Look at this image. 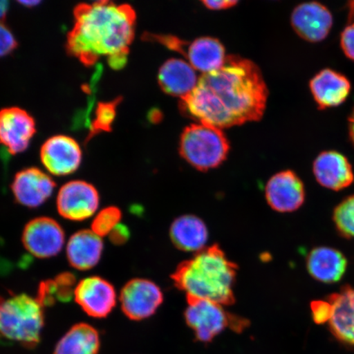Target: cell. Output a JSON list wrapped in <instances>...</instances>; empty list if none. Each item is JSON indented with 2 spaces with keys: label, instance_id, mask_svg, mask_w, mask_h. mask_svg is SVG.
<instances>
[{
  "label": "cell",
  "instance_id": "6da1fadb",
  "mask_svg": "<svg viewBox=\"0 0 354 354\" xmlns=\"http://www.w3.org/2000/svg\"><path fill=\"white\" fill-rule=\"evenodd\" d=\"M268 90L253 62L227 56L221 68L203 74L194 90L181 99L185 116L220 129L257 122L263 118Z\"/></svg>",
  "mask_w": 354,
  "mask_h": 354
},
{
  "label": "cell",
  "instance_id": "7a4b0ae2",
  "mask_svg": "<svg viewBox=\"0 0 354 354\" xmlns=\"http://www.w3.org/2000/svg\"><path fill=\"white\" fill-rule=\"evenodd\" d=\"M74 19L66 48L84 65H94L101 57L129 54L136 22L131 6L110 1L82 3L75 8Z\"/></svg>",
  "mask_w": 354,
  "mask_h": 354
},
{
  "label": "cell",
  "instance_id": "3957f363",
  "mask_svg": "<svg viewBox=\"0 0 354 354\" xmlns=\"http://www.w3.org/2000/svg\"><path fill=\"white\" fill-rule=\"evenodd\" d=\"M238 267L218 245L206 247L184 261L171 276L187 298L212 301L229 306L236 302L234 287Z\"/></svg>",
  "mask_w": 354,
  "mask_h": 354
},
{
  "label": "cell",
  "instance_id": "277c9868",
  "mask_svg": "<svg viewBox=\"0 0 354 354\" xmlns=\"http://www.w3.org/2000/svg\"><path fill=\"white\" fill-rule=\"evenodd\" d=\"M44 317L37 299L21 294L0 304V343L32 348L41 340Z\"/></svg>",
  "mask_w": 354,
  "mask_h": 354
},
{
  "label": "cell",
  "instance_id": "5b68a950",
  "mask_svg": "<svg viewBox=\"0 0 354 354\" xmlns=\"http://www.w3.org/2000/svg\"><path fill=\"white\" fill-rule=\"evenodd\" d=\"M230 149L227 136L220 128L205 123L185 128L180 140V153L199 171L218 167L227 158Z\"/></svg>",
  "mask_w": 354,
  "mask_h": 354
},
{
  "label": "cell",
  "instance_id": "8992f818",
  "mask_svg": "<svg viewBox=\"0 0 354 354\" xmlns=\"http://www.w3.org/2000/svg\"><path fill=\"white\" fill-rule=\"evenodd\" d=\"M185 319L199 342H210L225 328L241 332L249 325L243 318L233 315L223 305L212 301L187 298Z\"/></svg>",
  "mask_w": 354,
  "mask_h": 354
},
{
  "label": "cell",
  "instance_id": "52a82bcc",
  "mask_svg": "<svg viewBox=\"0 0 354 354\" xmlns=\"http://www.w3.org/2000/svg\"><path fill=\"white\" fill-rule=\"evenodd\" d=\"M100 203V194L94 185L84 180H72L61 187L56 205L64 218L80 221L91 218Z\"/></svg>",
  "mask_w": 354,
  "mask_h": 354
},
{
  "label": "cell",
  "instance_id": "ba28073f",
  "mask_svg": "<svg viewBox=\"0 0 354 354\" xmlns=\"http://www.w3.org/2000/svg\"><path fill=\"white\" fill-rule=\"evenodd\" d=\"M21 240L30 254L39 259H50L63 250L65 233L55 219L39 216L26 225Z\"/></svg>",
  "mask_w": 354,
  "mask_h": 354
},
{
  "label": "cell",
  "instance_id": "9c48e42d",
  "mask_svg": "<svg viewBox=\"0 0 354 354\" xmlns=\"http://www.w3.org/2000/svg\"><path fill=\"white\" fill-rule=\"evenodd\" d=\"M162 302L160 288L147 279H132L124 286L120 294L122 312L134 321L153 316Z\"/></svg>",
  "mask_w": 354,
  "mask_h": 354
},
{
  "label": "cell",
  "instance_id": "30bf717a",
  "mask_svg": "<svg viewBox=\"0 0 354 354\" xmlns=\"http://www.w3.org/2000/svg\"><path fill=\"white\" fill-rule=\"evenodd\" d=\"M41 160L46 169L52 175L64 176L73 174L81 166V146L68 136L50 137L42 145Z\"/></svg>",
  "mask_w": 354,
  "mask_h": 354
},
{
  "label": "cell",
  "instance_id": "8fae6325",
  "mask_svg": "<svg viewBox=\"0 0 354 354\" xmlns=\"http://www.w3.org/2000/svg\"><path fill=\"white\" fill-rule=\"evenodd\" d=\"M75 300L87 315L104 318L117 304V293L110 282L100 277L83 279L75 288Z\"/></svg>",
  "mask_w": 354,
  "mask_h": 354
},
{
  "label": "cell",
  "instance_id": "7c38bea8",
  "mask_svg": "<svg viewBox=\"0 0 354 354\" xmlns=\"http://www.w3.org/2000/svg\"><path fill=\"white\" fill-rule=\"evenodd\" d=\"M37 131L34 118L17 107L0 111V144L11 154L24 152Z\"/></svg>",
  "mask_w": 354,
  "mask_h": 354
},
{
  "label": "cell",
  "instance_id": "4fadbf2b",
  "mask_svg": "<svg viewBox=\"0 0 354 354\" xmlns=\"http://www.w3.org/2000/svg\"><path fill=\"white\" fill-rule=\"evenodd\" d=\"M55 187L54 180L37 167L17 172L11 187L16 201L30 209L44 205L52 196Z\"/></svg>",
  "mask_w": 354,
  "mask_h": 354
},
{
  "label": "cell",
  "instance_id": "5bb4252c",
  "mask_svg": "<svg viewBox=\"0 0 354 354\" xmlns=\"http://www.w3.org/2000/svg\"><path fill=\"white\" fill-rule=\"evenodd\" d=\"M265 194L269 206L280 212L299 209L305 198L302 180L289 170L274 175L266 185Z\"/></svg>",
  "mask_w": 354,
  "mask_h": 354
},
{
  "label": "cell",
  "instance_id": "9a60e30c",
  "mask_svg": "<svg viewBox=\"0 0 354 354\" xmlns=\"http://www.w3.org/2000/svg\"><path fill=\"white\" fill-rule=\"evenodd\" d=\"M291 24L300 37L308 41L317 42L328 35L333 24V17L323 4L306 2L295 8Z\"/></svg>",
  "mask_w": 354,
  "mask_h": 354
},
{
  "label": "cell",
  "instance_id": "2e32d148",
  "mask_svg": "<svg viewBox=\"0 0 354 354\" xmlns=\"http://www.w3.org/2000/svg\"><path fill=\"white\" fill-rule=\"evenodd\" d=\"M174 47V51L183 54L188 63L203 74L219 69L227 57L223 44L212 37L198 38L190 44L179 39Z\"/></svg>",
  "mask_w": 354,
  "mask_h": 354
},
{
  "label": "cell",
  "instance_id": "e0dca14e",
  "mask_svg": "<svg viewBox=\"0 0 354 354\" xmlns=\"http://www.w3.org/2000/svg\"><path fill=\"white\" fill-rule=\"evenodd\" d=\"M313 174L318 183L332 190L346 188L354 180L351 163L343 154L336 151L318 155L313 163Z\"/></svg>",
  "mask_w": 354,
  "mask_h": 354
},
{
  "label": "cell",
  "instance_id": "ac0fdd59",
  "mask_svg": "<svg viewBox=\"0 0 354 354\" xmlns=\"http://www.w3.org/2000/svg\"><path fill=\"white\" fill-rule=\"evenodd\" d=\"M330 304L329 326L336 338L354 345V289L349 286L327 299Z\"/></svg>",
  "mask_w": 354,
  "mask_h": 354
},
{
  "label": "cell",
  "instance_id": "d6986e66",
  "mask_svg": "<svg viewBox=\"0 0 354 354\" xmlns=\"http://www.w3.org/2000/svg\"><path fill=\"white\" fill-rule=\"evenodd\" d=\"M196 71L183 59L167 60L159 69V86L167 94L183 99L197 86L198 78Z\"/></svg>",
  "mask_w": 354,
  "mask_h": 354
},
{
  "label": "cell",
  "instance_id": "ffe728a7",
  "mask_svg": "<svg viewBox=\"0 0 354 354\" xmlns=\"http://www.w3.org/2000/svg\"><path fill=\"white\" fill-rule=\"evenodd\" d=\"M103 252V241L90 230H82L73 234L66 245L69 264L80 271L95 268L100 263Z\"/></svg>",
  "mask_w": 354,
  "mask_h": 354
},
{
  "label": "cell",
  "instance_id": "44dd1931",
  "mask_svg": "<svg viewBox=\"0 0 354 354\" xmlns=\"http://www.w3.org/2000/svg\"><path fill=\"white\" fill-rule=\"evenodd\" d=\"M310 88L318 105L330 108L344 103L351 92V85L344 75L326 68L311 80Z\"/></svg>",
  "mask_w": 354,
  "mask_h": 354
},
{
  "label": "cell",
  "instance_id": "7402d4cb",
  "mask_svg": "<svg viewBox=\"0 0 354 354\" xmlns=\"http://www.w3.org/2000/svg\"><path fill=\"white\" fill-rule=\"evenodd\" d=\"M170 237L177 249L198 253L205 249L209 232L205 223L198 216L184 215L172 223Z\"/></svg>",
  "mask_w": 354,
  "mask_h": 354
},
{
  "label": "cell",
  "instance_id": "603a6c76",
  "mask_svg": "<svg viewBox=\"0 0 354 354\" xmlns=\"http://www.w3.org/2000/svg\"><path fill=\"white\" fill-rule=\"evenodd\" d=\"M347 263V259L339 251L328 247L313 250L307 260L310 275L324 283L339 281L346 271Z\"/></svg>",
  "mask_w": 354,
  "mask_h": 354
},
{
  "label": "cell",
  "instance_id": "cb8c5ba5",
  "mask_svg": "<svg viewBox=\"0 0 354 354\" xmlns=\"http://www.w3.org/2000/svg\"><path fill=\"white\" fill-rule=\"evenodd\" d=\"M100 347L98 330L86 323H79L59 340L54 354H97Z\"/></svg>",
  "mask_w": 354,
  "mask_h": 354
},
{
  "label": "cell",
  "instance_id": "d4e9b609",
  "mask_svg": "<svg viewBox=\"0 0 354 354\" xmlns=\"http://www.w3.org/2000/svg\"><path fill=\"white\" fill-rule=\"evenodd\" d=\"M120 99L113 102H104L97 105L95 118L91 123L88 138L99 134L100 132L111 131L112 125L116 118L117 106Z\"/></svg>",
  "mask_w": 354,
  "mask_h": 354
},
{
  "label": "cell",
  "instance_id": "484cf974",
  "mask_svg": "<svg viewBox=\"0 0 354 354\" xmlns=\"http://www.w3.org/2000/svg\"><path fill=\"white\" fill-rule=\"evenodd\" d=\"M336 228L343 236L354 239V196L348 197L334 212Z\"/></svg>",
  "mask_w": 354,
  "mask_h": 354
},
{
  "label": "cell",
  "instance_id": "4316f807",
  "mask_svg": "<svg viewBox=\"0 0 354 354\" xmlns=\"http://www.w3.org/2000/svg\"><path fill=\"white\" fill-rule=\"evenodd\" d=\"M122 214L117 207H105L96 215L91 225V231L99 236L109 234L113 230L120 224Z\"/></svg>",
  "mask_w": 354,
  "mask_h": 354
},
{
  "label": "cell",
  "instance_id": "83f0119b",
  "mask_svg": "<svg viewBox=\"0 0 354 354\" xmlns=\"http://www.w3.org/2000/svg\"><path fill=\"white\" fill-rule=\"evenodd\" d=\"M57 286L55 280H47L39 283L37 301L44 307H52L57 301Z\"/></svg>",
  "mask_w": 354,
  "mask_h": 354
},
{
  "label": "cell",
  "instance_id": "f1b7e54d",
  "mask_svg": "<svg viewBox=\"0 0 354 354\" xmlns=\"http://www.w3.org/2000/svg\"><path fill=\"white\" fill-rule=\"evenodd\" d=\"M17 46L11 30L0 22V57L10 55Z\"/></svg>",
  "mask_w": 354,
  "mask_h": 354
},
{
  "label": "cell",
  "instance_id": "f546056e",
  "mask_svg": "<svg viewBox=\"0 0 354 354\" xmlns=\"http://www.w3.org/2000/svg\"><path fill=\"white\" fill-rule=\"evenodd\" d=\"M313 317L317 324L328 322L330 317V304L328 301H314L311 305Z\"/></svg>",
  "mask_w": 354,
  "mask_h": 354
},
{
  "label": "cell",
  "instance_id": "4dcf8cb0",
  "mask_svg": "<svg viewBox=\"0 0 354 354\" xmlns=\"http://www.w3.org/2000/svg\"><path fill=\"white\" fill-rule=\"evenodd\" d=\"M340 42L344 54L349 59L354 60V22L343 30Z\"/></svg>",
  "mask_w": 354,
  "mask_h": 354
},
{
  "label": "cell",
  "instance_id": "1f68e13d",
  "mask_svg": "<svg viewBox=\"0 0 354 354\" xmlns=\"http://www.w3.org/2000/svg\"><path fill=\"white\" fill-rule=\"evenodd\" d=\"M130 236L131 233L127 225L119 224L109 234V240L115 245H122L129 240Z\"/></svg>",
  "mask_w": 354,
  "mask_h": 354
},
{
  "label": "cell",
  "instance_id": "d6a6232c",
  "mask_svg": "<svg viewBox=\"0 0 354 354\" xmlns=\"http://www.w3.org/2000/svg\"><path fill=\"white\" fill-rule=\"evenodd\" d=\"M202 3L211 10H223L236 6L238 2L232 1V0H223V1H210V0H207V1H203Z\"/></svg>",
  "mask_w": 354,
  "mask_h": 354
},
{
  "label": "cell",
  "instance_id": "836d02e7",
  "mask_svg": "<svg viewBox=\"0 0 354 354\" xmlns=\"http://www.w3.org/2000/svg\"><path fill=\"white\" fill-rule=\"evenodd\" d=\"M55 281L59 286L73 288L76 285L77 278L73 273L66 272L57 275Z\"/></svg>",
  "mask_w": 354,
  "mask_h": 354
},
{
  "label": "cell",
  "instance_id": "e575fe53",
  "mask_svg": "<svg viewBox=\"0 0 354 354\" xmlns=\"http://www.w3.org/2000/svg\"><path fill=\"white\" fill-rule=\"evenodd\" d=\"M8 10V3L7 1H0V21L6 17Z\"/></svg>",
  "mask_w": 354,
  "mask_h": 354
},
{
  "label": "cell",
  "instance_id": "d590c367",
  "mask_svg": "<svg viewBox=\"0 0 354 354\" xmlns=\"http://www.w3.org/2000/svg\"><path fill=\"white\" fill-rule=\"evenodd\" d=\"M349 135H351L354 144V109L351 118H349Z\"/></svg>",
  "mask_w": 354,
  "mask_h": 354
},
{
  "label": "cell",
  "instance_id": "8d00e7d4",
  "mask_svg": "<svg viewBox=\"0 0 354 354\" xmlns=\"http://www.w3.org/2000/svg\"><path fill=\"white\" fill-rule=\"evenodd\" d=\"M19 3L22 4L25 7H35L39 3V1H21Z\"/></svg>",
  "mask_w": 354,
  "mask_h": 354
}]
</instances>
